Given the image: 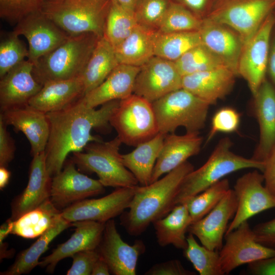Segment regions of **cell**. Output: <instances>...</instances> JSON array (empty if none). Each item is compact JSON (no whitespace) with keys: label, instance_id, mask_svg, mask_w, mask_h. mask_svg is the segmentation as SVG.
I'll use <instances>...</instances> for the list:
<instances>
[{"label":"cell","instance_id":"obj_1","mask_svg":"<svg viewBox=\"0 0 275 275\" xmlns=\"http://www.w3.org/2000/svg\"><path fill=\"white\" fill-rule=\"evenodd\" d=\"M82 97L61 110L46 114L49 135L45 155L51 177L62 170L70 153L82 151L89 143L102 140L92 135V131L109 129L110 118L121 100L107 102L95 109L88 106Z\"/></svg>","mask_w":275,"mask_h":275},{"label":"cell","instance_id":"obj_2","mask_svg":"<svg viewBox=\"0 0 275 275\" xmlns=\"http://www.w3.org/2000/svg\"><path fill=\"white\" fill-rule=\"evenodd\" d=\"M194 170L187 161L162 178L147 185L137 186L128 210L120 215V225L130 235L142 234L151 224L173 209L181 182Z\"/></svg>","mask_w":275,"mask_h":275},{"label":"cell","instance_id":"obj_3","mask_svg":"<svg viewBox=\"0 0 275 275\" xmlns=\"http://www.w3.org/2000/svg\"><path fill=\"white\" fill-rule=\"evenodd\" d=\"M100 38L93 33L69 35L63 43L34 64V78L43 86L49 81L81 76Z\"/></svg>","mask_w":275,"mask_h":275},{"label":"cell","instance_id":"obj_4","mask_svg":"<svg viewBox=\"0 0 275 275\" xmlns=\"http://www.w3.org/2000/svg\"><path fill=\"white\" fill-rule=\"evenodd\" d=\"M228 137L221 139L206 162L189 173L181 182L175 198V205L182 203L233 172L245 169L262 172L264 163L237 155L231 150Z\"/></svg>","mask_w":275,"mask_h":275},{"label":"cell","instance_id":"obj_5","mask_svg":"<svg viewBox=\"0 0 275 275\" xmlns=\"http://www.w3.org/2000/svg\"><path fill=\"white\" fill-rule=\"evenodd\" d=\"M112 0H45L41 12L68 35L103 36Z\"/></svg>","mask_w":275,"mask_h":275},{"label":"cell","instance_id":"obj_6","mask_svg":"<svg viewBox=\"0 0 275 275\" xmlns=\"http://www.w3.org/2000/svg\"><path fill=\"white\" fill-rule=\"evenodd\" d=\"M121 144L118 136L107 142H92L84 151L72 153L71 160L79 171L96 173L104 187H135L139 182L124 166L119 152Z\"/></svg>","mask_w":275,"mask_h":275},{"label":"cell","instance_id":"obj_7","mask_svg":"<svg viewBox=\"0 0 275 275\" xmlns=\"http://www.w3.org/2000/svg\"><path fill=\"white\" fill-rule=\"evenodd\" d=\"M159 132L174 133L184 127L186 132L199 133L205 126L210 104L182 88L153 102Z\"/></svg>","mask_w":275,"mask_h":275},{"label":"cell","instance_id":"obj_8","mask_svg":"<svg viewBox=\"0 0 275 275\" xmlns=\"http://www.w3.org/2000/svg\"><path fill=\"white\" fill-rule=\"evenodd\" d=\"M109 123L122 144L136 147L159 133L152 103L132 94L120 100Z\"/></svg>","mask_w":275,"mask_h":275},{"label":"cell","instance_id":"obj_9","mask_svg":"<svg viewBox=\"0 0 275 275\" xmlns=\"http://www.w3.org/2000/svg\"><path fill=\"white\" fill-rule=\"evenodd\" d=\"M275 9V0H218L204 18L235 31L244 45Z\"/></svg>","mask_w":275,"mask_h":275},{"label":"cell","instance_id":"obj_10","mask_svg":"<svg viewBox=\"0 0 275 275\" xmlns=\"http://www.w3.org/2000/svg\"><path fill=\"white\" fill-rule=\"evenodd\" d=\"M275 16L270 13L244 45L238 65V75L246 81L253 96L266 79L270 39Z\"/></svg>","mask_w":275,"mask_h":275},{"label":"cell","instance_id":"obj_11","mask_svg":"<svg viewBox=\"0 0 275 275\" xmlns=\"http://www.w3.org/2000/svg\"><path fill=\"white\" fill-rule=\"evenodd\" d=\"M70 159L51 179L49 199L58 209L67 207L87 198L103 194L105 187L99 180L88 177L76 170Z\"/></svg>","mask_w":275,"mask_h":275},{"label":"cell","instance_id":"obj_12","mask_svg":"<svg viewBox=\"0 0 275 275\" xmlns=\"http://www.w3.org/2000/svg\"><path fill=\"white\" fill-rule=\"evenodd\" d=\"M225 244L219 251L222 269L229 274L239 266L275 255V249L256 241L248 221L226 233Z\"/></svg>","mask_w":275,"mask_h":275},{"label":"cell","instance_id":"obj_13","mask_svg":"<svg viewBox=\"0 0 275 275\" xmlns=\"http://www.w3.org/2000/svg\"><path fill=\"white\" fill-rule=\"evenodd\" d=\"M263 183V175L256 169L236 180L233 189L237 201V210L226 233L255 215L275 208V196Z\"/></svg>","mask_w":275,"mask_h":275},{"label":"cell","instance_id":"obj_14","mask_svg":"<svg viewBox=\"0 0 275 275\" xmlns=\"http://www.w3.org/2000/svg\"><path fill=\"white\" fill-rule=\"evenodd\" d=\"M182 88V76L174 62L154 56L141 66L133 93L153 103Z\"/></svg>","mask_w":275,"mask_h":275},{"label":"cell","instance_id":"obj_15","mask_svg":"<svg viewBox=\"0 0 275 275\" xmlns=\"http://www.w3.org/2000/svg\"><path fill=\"white\" fill-rule=\"evenodd\" d=\"M142 240L133 245L125 242L120 235L113 219L105 223L101 241L96 249L114 275H135L139 257L145 252Z\"/></svg>","mask_w":275,"mask_h":275},{"label":"cell","instance_id":"obj_16","mask_svg":"<svg viewBox=\"0 0 275 275\" xmlns=\"http://www.w3.org/2000/svg\"><path fill=\"white\" fill-rule=\"evenodd\" d=\"M136 186L116 188L102 198L85 199L62 210L61 215L71 223L80 221L106 223L128 209Z\"/></svg>","mask_w":275,"mask_h":275},{"label":"cell","instance_id":"obj_17","mask_svg":"<svg viewBox=\"0 0 275 275\" xmlns=\"http://www.w3.org/2000/svg\"><path fill=\"white\" fill-rule=\"evenodd\" d=\"M13 31L26 39L29 44L28 59L34 64L63 43L69 36L41 11L21 20Z\"/></svg>","mask_w":275,"mask_h":275},{"label":"cell","instance_id":"obj_18","mask_svg":"<svg viewBox=\"0 0 275 275\" xmlns=\"http://www.w3.org/2000/svg\"><path fill=\"white\" fill-rule=\"evenodd\" d=\"M237 201L233 189H230L218 204L201 219L191 223L188 232L193 234L206 248L219 251L229 222L233 218Z\"/></svg>","mask_w":275,"mask_h":275},{"label":"cell","instance_id":"obj_19","mask_svg":"<svg viewBox=\"0 0 275 275\" xmlns=\"http://www.w3.org/2000/svg\"><path fill=\"white\" fill-rule=\"evenodd\" d=\"M34 63L27 59L9 71L0 80L1 112L29 104L42 86L33 74Z\"/></svg>","mask_w":275,"mask_h":275},{"label":"cell","instance_id":"obj_20","mask_svg":"<svg viewBox=\"0 0 275 275\" xmlns=\"http://www.w3.org/2000/svg\"><path fill=\"white\" fill-rule=\"evenodd\" d=\"M52 177L47 170L45 151L33 156L25 188L11 203V216L15 221L49 199Z\"/></svg>","mask_w":275,"mask_h":275},{"label":"cell","instance_id":"obj_21","mask_svg":"<svg viewBox=\"0 0 275 275\" xmlns=\"http://www.w3.org/2000/svg\"><path fill=\"white\" fill-rule=\"evenodd\" d=\"M253 110L259 138L252 159L264 162L275 144V88L266 79L253 95Z\"/></svg>","mask_w":275,"mask_h":275},{"label":"cell","instance_id":"obj_22","mask_svg":"<svg viewBox=\"0 0 275 275\" xmlns=\"http://www.w3.org/2000/svg\"><path fill=\"white\" fill-rule=\"evenodd\" d=\"M5 124L22 132L31 146L32 156L45 151L49 135V124L46 113L29 104L1 112Z\"/></svg>","mask_w":275,"mask_h":275},{"label":"cell","instance_id":"obj_23","mask_svg":"<svg viewBox=\"0 0 275 275\" xmlns=\"http://www.w3.org/2000/svg\"><path fill=\"white\" fill-rule=\"evenodd\" d=\"M105 223L80 221L72 223L75 227L74 233L65 242L54 249L52 253L43 258L39 266L45 267L48 273H53L57 264L66 258L71 257L79 252L95 250L102 238Z\"/></svg>","mask_w":275,"mask_h":275},{"label":"cell","instance_id":"obj_24","mask_svg":"<svg viewBox=\"0 0 275 275\" xmlns=\"http://www.w3.org/2000/svg\"><path fill=\"white\" fill-rule=\"evenodd\" d=\"M198 31L202 43L238 75V62L243 47L240 36L230 28L206 18H203Z\"/></svg>","mask_w":275,"mask_h":275},{"label":"cell","instance_id":"obj_25","mask_svg":"<svg viewBox=\"0 0 275 275\" xmlns=\"http://www.w3.org/2000/svg\"><path fill=\"white\" fill-rule=\"evenodd\" d=\"M203 143L199 133L186 132L183 135L174 133L166 134L162 148L154 168L151 183L159 179L198 154Z\"/></svg>","mask_w":275,"mask_h":275},{"label":"cell","instance_id":"obj_26","mask_svg":"<svg viewBox=\"0 0 275 275\" xmlns=\"http://www.w3.org/2000/svg\"><path fill=\"white\" fill-rule=\"evenodd\" d=\"M236 76L227 67L197 72L182 77V88L211 105L230 93Z\"/></svg>","mask_w":275,"mask_h":275},{"label":"cell","instance_id":"obj_27","mask_svg":"<svg viewBox=\"0 0 275 275\" xmlns=\"http://www.w3.org/2000/svg\"><path fill=\"white\" fill-rule=\"evenodd\" d=\"M140 67L119 64L98 87L82 97L92 108L114 100L125 99L133 93L136 76Z\"/></svg>","mask_w":275,"mask_h":275},{"label":"cell","instance_id":"obj_28","mask_svg":"<svg viewBox=\"0 0 275 275\" xmlns=\"http://www.w3.org/2000/svg\"><path fill=\"white\" fill-rule=\"evenodd\" d=\"M84 91L81 75L70 79L49 81L42 86L29 105L46 114L58 111L83 96Z\"/></svg>","mask_w":275,"mask_h":275},{"label":"cell","instance_id":"obj_29","mask_svg":"<svg viewBox=\"0 0 275 275\" xmlns=\"http://www.w3.org/2000/svg\"><path fill=\"white\" fill-rule=\"evenodd\" d=\"M191 223L186 204L176 205L167 215L153 223L158 244L162 247L172 245L184 250L187 244L185 234Z\"/></svg>","mask_w":275,"mask_h":275},{"label":"cell","instance_id":"obj_30","mask_svg":"<svg viewBox=\"0 0 275 275\" xmlns=\"http://www.w3.org/2000/svg\"><path fill=\"white\" fill-rule=\"evenodd\" d=\"M156 32L138 24L124 40L114 48L119 63L141 67L154 57Z\"/></svg>","mask_w":275,"mask_h":275},{"label":"cell","instance_id":"obj_31","mask_svg":"<svg viewBox=\"0 0 275 275\" xmlns=\"http://www.w3.org/2000/svg\"><path fill=\"white\" fill-rule=\"evenodd\" d=\"M165 136L166 134L159 132L150 140L138 145L132 151L122 154L124 166L141 186L151 183L154 168Z\"/></svg>","mask_w":275,"mask_h":275},{"label":"cell","instance_id":"obj_32","mask_svg":"<svg viewBox=\"0 0 275 275\" xmlns=\"http://www.w3.org/2000/svg\"><path fill=\"white\" fill-rule=\"evenodd\" d=\"M119 64L114 47L100 37L81 75L84 96L100 85Z\"/></svg>","mask_w":275,"mask_h":275},{"label":"cell","instance_id":"obj_33","mask_svg":"<svg viewBox=\"0 0 275 275\" xmlns=\"http://www.w3.org/2000/svg\"><path fill=\"white\" fill-rule=\"evenodd\" d=\"M61 212L49 199L13 221L11 234L25 238L39 237L61 219Z\"/></svg>","mask_w":275,"mask_h":275},{"label":"cell","instance_id":"obj_34","mask_svg":"<svg viewBox=\"0 0 275 275\" xmlns=\"http://www.w3.org/2000/svg\"><path fill=\"white\" fill-rule=\"evenodd\" d=\"M72 226V223L63 217L55 225L39 236L29 248L23 250L17 256L14 263L2 275H20L26 274L37 265L39 259L48 249L49 243L66 229Z\"/></svg>","mask_w":275,"mask_h":275},{"label":"cell","instance_id":"obj_35","mask_svg":"<svg viewBox=\"0 0 275 275\" xmlns=\"http://www.w3.org/2000/svg\"><path fill=\"white\" fill-rule=\"evenodd\" d=\"M202 44L199 31L160 33L154 37L155 56L175 62L191 48Z\"/></svg>","mask_w":275,"mask_h":275},{"label":"cell","instance_id":"obj_36","mask_svg":"<svg viewBox=\"0 0 275 275\" xmlns=\"http://www.w3.org/2000/svg\"><path fill=\"white\" fill-rule=\"evenodd\" d=\"M138 25L134 12L112 0L103 37L115 48L124 40Z\"/></svg>","mask_w":275,"mask_h":275},{"label":"cell","instance_id":"obj_37","mask_svg":"<svg viewBox=\"0 0 275 275\" xmlns=\"http://www.w3.org/2000/svg\"><path fill=\"white\" fill-rule=\"evenodd\" d=\"M174 63L182 77L197 72L227 67L221 59L202 43L189 49Z\"/></svg>","mask_w":275,"mask_h":275},{"label":"cell","instance_id":"obj_38","mask_svg":"<svg viewBox=\"0 0 275 275\" xmlns=\"http://www.w3.org/2000/svg\"><path fill=\"white\" fill-rule=\"evenodd\" d=\"M183 255L200 275H224L222 269L219 251L210 250L199 244L195 236L189 233Z\"/></svg>","mask_w":275,"mask_h":275},{"label":"cell","instance_id":"obj_39","mask_svg":"<svg viewBox=\"0 0 275 275\" xmlns=\"http://www.w3.org/2000/svg\"><path fill=\"white\" fill-rule=\"evenodd\" d=\"M230 189L228 179L224 178L183 202L187 207L192 223L201 219L208 214Z\"/></svg>","mask_w":275,"mask_h":275},{"label":"cell","instance_id":"obj_40","mask_svg":"<svg viewBox=\"0 0 275 275\" xmlns=\"http://www.w3.org/2000/svg\"><path fill=\"white\" fill-rule=\"evenodd\" d=\"M202 21V18L182 4L171 1L157 31L160 33L198 31Z\"/></svg>","mask_w":275,"mask_h":275},{"label":"cell","instance_id":"obj_41","mask_svg":"<svg viewBox=\"0 0 275 275\" xmlns=\"http://www.w3.org/2000/svg\"><path fill=\"white\" fill-rule=\"evenodd\" d=\"M1 36L0 78L29 57V49L19 38V35L12 31Z\"/></svg>","mask_w":275,"mask_h":275},{"label":"cell","instance_id":"obj_42","mask_svg":"<svg viewBox=\"0 0 275 275\" xmlns=\"http://www.w3.org/2000/svg\"><path fill=\"white\" fill-rule=\"evenodd\" d=\"M171 0H139L134 10L137 23L157 31Z\"/></svg>","mask_w":275,"mask_h":275},{"label":"cell","instance_id":"obj_43","mask_svg":"<svg viewBox=\"0 0 275 275\" xmlns=\"http://www.w3.org/2000/svg\"><path fill=\"white\" fill-rule=\"evenodd\" d=\"M45 0H0V17L16 25L31 14L41 10Z\"/></svg>","mask_w":275,"mask_h":275},{"label":"cell","instance_id":"obj_44","mask_svg":"<svg viewBox=\"0 0 275 275\" xmlns=\"http://www.w3.org/2000/svg\"><path fill=\"white\" fill-rule=\"evenodd\" d=\"M240 122V114L235 109L229 106L220 108L212 117L211 128L205 144L209 143L219 132H236L239 128Z\"/></svg>","mask_w":275,"mask_h":275},{"label":"cell","instance_id":"obj_45","mask_svg":"<svg viewBox=\"0 0 275 275\" xmlns=\"http://www.w3.org/2000/svg\"><path fill=\"white\" fill-rule=\"evenodd\" d=\"M100 256L96 250L84 251L76 253L71 257L72 265L67 271V275H90L93 266Z\"/></svg>","mask_w":275,"mask_h":275},{"label":"cell","instance_id":"obj_46","mask_svg":"<svg viewBox=\"0 0 275 275\" xmlns=\"http://www.w3.org/2000/svg\"><path fill=\"white\" fill-rule=\"evenodd\" d=\"M7 126L0 117V167H7L15 155L14 141L7 130Z\"/></svg>","mask_w":275,"mask_h":275},{"label":"cell","instance_id":"obj_47","mask_svg":"<svg viewBox=\"0 0 275 275\" xmlns=\"http://www.w3.org/2000/svg\"><path fill=\"white\" fill-rule=\"evenodd\" d=\"M145 275H195L193 271L186 269L181 262L176 259L171 260L153 265L145 273Z\"/></svg>","mask_w":275,"mask_h":275},{"label":"cell","instance_id":"obj_48","mask_svg":"<svg viewBox=\"0 0 275 275\" xmlns=\"http://www.w3.org/2000/svg\"><path fill=\"white\" fill-rule=\"evenodd\" d=\"M253 230L257 241L275 249V218L256 225Z\"/></svg>","mask_w":275,"mask_h":275},{"label":"cell","instance_id":"obj_49","mask_svg":"<svg viewBox=\"0 0 275 275\" xmlns=\"http://www.w3.org/2000/svg\"><path fill=\"white\" fill-rule=\"evenodd\" d=\"M262 172L266 188L275 196V144L264 161Z\"/></svg>","mask_w":275,"mask_h":275},{"label":"cell","instance_id":"obj_50","mask_svg":"<svg viewBox=\"0 0 275 275\" xmlns=\"http://www.w3.org/2000/svg\"><path fill=\"white\" fill-rule=\"evenodd\" d=\"M243 274L275 275V255L248 264Z\"/></svg>","mask_w":275,"mask_h":275},{"label":"cell","instance_id":"obj_51","mask_svg":"<svg viewBox=\"0 0 275 275\" xmlns=\"http://www.w3.org/2000/svg\"><path fill=\"white\" fill-rule=\"evenodd\" d=\"M267 72L271 79L270 82L275 88V26L270 39Z\"/></svg>","mask_w":275,"mask_h":275},{"label":"cell","instance_id":"obj_52","mask_svg":"<svg viewBox=\"0 0 275 275\" xmlns=\"http://www.w3.org/2000/svg\"><path fill=\"white\" fill-rule=\"evenodd\" d=\"M200 18V13L204 9L207 0H176Z\"/></svg>","mask_w":275,"mask_h":275},{"label":"cell","instance_id":"obj_53","mask_svg":"<svg viewBox=\"0 0 275 275\" xmlns=\"http://www.w3.org/2000/svg\"><path fill=\"white\" fill-rule=\"evenodd\" d=\"M110 273L107 264L100 256L93 266L91 275H109Z\"/></svg>","mask_w":275,"mask_h":275},{"label":"cell","instance_id":"obj_54","mask_svg":"<svg viewBox=\"0 0 275 275\" xmlns=\"http://www.w3.org/2000/svg\"><path fill=\"white\" fill-rule=\"evenodd\" d=\"M11 172L5 167H0V189L2 190L8 184Z\"/></svg>","mask_w":275,"mask_h":275},{"label":"cell","instance_id":"obj_55","mask_svg":"<svg viewBox=\"0 0 275 275\" xmlns=\"http://www.w3.org/2000/svg\"><path fill=\"white\" fill-rule=\"evenodd\" d=\"M123 8L134 13L139 0H114Z\"/></svg>","mask_w":275,"mask_h":275},{"label":"cell","instance_id":"obj_56","mask_svg":"<svg viewBox=\"0 0 275 275\" xmlns=\"http://www.w3.org/2000/svg\"><path fill=\"white\" fill-rule=\"evenodd\" d=\"M273 15H274V16H275V10H274L273 11Z\"/></svg>","mask_w":275,"mask_h":275}]
</instances>
